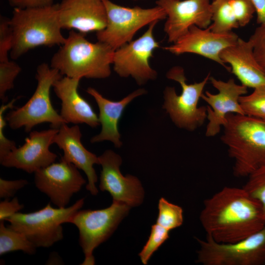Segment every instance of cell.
Returning <instances> with one entry per match:
<instances>
[{
  "label": "cell",
  "instance_id": "8fae6325",
  "mask_svg": "<svg viewBox=\"0 0 265 265\" xmlns=\"http://www.w3.org/2000/svg\"><path fill=\"white\" fill-rule=\"evenodd\" d=\"M159 22H153L141 36L114 51L113 69L120 77H131L139 85L156 79L157 72L151 67L149 60L159 47L153 34Z\"/></svg>",
  "mask_w": 265,
  "mask_h": 265
},
{
  "label": "cell",
  "instance_id": "7c38bea8",
  "mask_svg": "<svg viewBox=\"0 0 265 265\" xmlns=\"http://www.w3.org/2000/svg\"><path fill=\"white\" fill-rule=\"evenodd\" d=\"M86 182L75 165L62 159L34 173L35 186L57 208H66Z\"/></svg>",
  "mask_w": 265,
  "mask_h": 265
},
{
  "label": "cell",
  "instance_id": "6da1fadb",
  "mask_svg": "<svg viewBox=\"0 0 265 265\" xmlns=\"http://www.w3.org/2000/svg\"><path fill=\"white\" fill-rule=\"evenodd\" d=\"M199 219L206 237L219 243L238 241L265 227L261 204L243 187L225 186L205 200Z\"/></svg>",
  "mask_w": 265,
  "mask_h": 265
},
{
  "label": "cell",
  "instance_id": "74e56055",
  "mask_svg": "<svg viewBox=\"0 0 265 265\" xmlns=\"http://www.w3.org/2000/svg\"></svg>",
  "mask_w": 265,
  "mask_h": 265
},
{
  "label": "cell",
  "instance_id": "5b68a950",
  "mask_svg": "<svg viewBox=\"0 0 265 265\" xmlns=\"http://www.w3.org/2000/svg\"><path fill=\"white\" fill-rule=\"evenodd\" d=\"M62 77L48 64L39 65L35 75V90L24 106L6 114L5 118L8 126L13 130L24 127L26 132H30L34 127L43 123H50L52 128L55 129L66 123L53 107L50 96L53 83Z\"/></svg>",
  "mask_w": 265,
  "mask_h": 265
},
{
  "label": "cell",
  "instance_id": "3957f363",
  "mask_svg": "<svg viewBox=\"0 0 265 265\" xmlns=\"http://www.w3.org/2000/svg\"><path fill=\"white\" fill-rule=\"evenodd\" d=\"M221 140L234 160L233 174L247 177L265 165V121L235 113H229L223 127Z\"/></svg>",
  "mask_w": 265,
  "mask_h": 265
},
{
  "label": "cell",
  "instance_id": "d590c367",
  "mask_svg": "<svg viewBox=\"0 0 265 265\" xmlns=\"http://www.w3.org/2000/svg\"><path fill=\"white\" fill-rule=\"evenodd\" d=\"M8 1L13 8L42 7L54 4L53 0H8Z\"/></svg>",
  "mask_w": 265,
  "mask_h": 265
},
{
  "label": "cell",
  "instance_id": "603a6c76",
  "mask_svg": "<svg viewBox=\"0 0 265 265\" xmlns=\"http://www.w3.org/2000/svg\"><path fill=\"white\" fill-rule=\"evenodd\" d=\"M211 9L212 23L209 27L212 31L227 33L239 26L229 0H213Z\"/></svg>",
  "mask_w": 265,
  "mask_h": 265
},
{
  "label": "cell",
  "instance_id": "8992f818",
  "mask_svg": "<svg viewBox=\"0 0 265 265\" xmlns=\"http://www.w3.org/2000/svg\"><path fill=\"white\" fill-rule=\"evenodd\" d=\"M210 74L201 81L191 84L186 83L184 69L179 66L170 69L166 77L178 82L182 92L178 95L174 87H166L163 92V109L178 128L193 131L202 126L207 119V106H198V103L204 87L209 80Z\"/></svg>",
  "mask_w": 265,
  "mask_h": 265
},
{
  "label": "cell",
  "instance_id": "ac0fdd59",
  "mask_svg": "<svg viewBox=\"0 0 265 265\" xmlns=\"http://www.w3.org/2000/svg\"><path fill=\"white\" fill-rule=\"evenodd\" d=\"M58 17L62 29L84 34L101 31L107 23L103 0H62L58 3Z\"/></svg>",
  "mask_w": 265,
  "mask_h": 265
},
{
  "label": "cell",
  "instance_id": "7a4b0ae2",
  "mask_svg": "<svg viewBox=\"0 0 265 265\" xmlns=\"http://www.w3.org/2000/svg\"><path fill=\"white\" fill-rule=\"evenodd\" d=\"M114 51L105 43H92L84 34L71 30L50 66L70 78L105 79L110 75Z\"/></svg>",
  "mask_w": 265,
  "mask_h": 265
},
{
  "label": "cell",
  "instance_id": "8d00e7d4",
  "mask_svg": "<svg viewBox=\"0 0 265 265\" xmlns=\"http://www.w3.org/2000/svg\"><path fill=\"white\" fill-rule=\"evenodd\" d=\"M257 14V22L265 25V0H251Z\"/></svg>",
  "mask_w": 265,
  "mask_h": 265
},
{
  "label": "cell",
  "instance_id": "4dcf8cb0",
  "mask_svg": "<svg viewBox=\"0 0 265 265\" xmlns=\"http://www.w3.org/2000/svg\"><path fill=\"white\" fill-rule=\"evenodd\" d=\"M18 98L13 99L9 103L3 104L0 108V159L2 158L16 147L14 141L8 139L4 134V129L6 125V120L4 115L7 109H11Z\"/></svg>",
  "mask_w": 265,
  "mask_h": 265
},
{
  "label": "cell",
  "instance_id": "d6986e66",
  "mask_svg": "<svg viewBox=\"0 0 265 265\" xmlns=\"http://www.w3.org/2000/svg\"><path fill=\"white\" fill-rule=\"evenodd\" d=\"M78 125L69 127L64 123L58 129L53 143L63 151V156L61 159L73 164L85 173L88 180L86 188L91 194L96 195L98 193L95 186L98 179L93 166L95 164H100L99 158L84 147Z\"/></svg>",
  "mask_w": 265,
  "mask_h": 265
},
{
  "label": "cell",
  "instance_id": "d4e9b609",
  "mask_svg": "<svg viewBox=\"0 0 265 265\" xmlns=\"http://www.w3.org/2000/svg\"><path fill=\"white\" fill-rule=\"evenodd\" d=\"M244 115L265 121V85L254 88L253 92L239 98Z\"/></svg>",
  "mask_w": 265,
  "mask_h": 265
},
{
  "label": "cell",
  "instance_id": "2e32d148",
  "mask_svg": "<svg viewBox=\"0 0 265 265\" xmlns=\"http://www.w3.org/2000/svg\"><path fill=\"white\" fill-rule=\"evenodd\" d=\"M58 129L29 132L23 145L17 147L0 159V164L6 167H14L28 173H35L54 162L57 156L50 150Z\"/></svg>",
  "mask_w": 265,
  "mask_h": 265
},
{
  "label": "cell",
  "instance_id": "f1b7e54d",
  "mask_svg": "<svg viewBox=\"0 0 265 265\" xmlns=\"http://www.w3.org/2000/svg\"><path fill=\"white\" fill-rule=\"evenodd\" d=\"M21 71V68L14 61H0V99L3 103L7 101L5 94L14 87V80Z\"/></svg>",
  "mask_w": 265,
  "mask_h": 265
},
{
  "label": "cell",
  "instance_id": "484cf974",
  "mask_svg": "<svg viewBox=\"0 0 265 265\" xmlns=\"http://www.w3.org/2000/svg\"><path fill=\"white\" fill-rule=\"evenodd\" d=\"M158 209L156 223L169 231L183 224V210L181 207L161 198L159 201Z\"/></svg>",
  "mask_w": 265,
  "mask_h": 265
},
{
  "label": "cell",
  "instance_id": "ffe728a7",
  "mask_svg": "<svg viewBox=\"0 0 265 265\" xmlns=\"http://www.w3.org/2000/svg\"><path fill=\"white\" fill-rule=\"evenodd\" d=\"M80 79L66 76L57 80L53 87L61 101L60 114L67 124H86L92 128L100 124L98 116L90 104L78 92Z\"/></svg>",
  "mask_w": 265,
  "mask_h": 265
},
{
  "label": "cell",
  "instance_id": "7402d4cb",
  "mask_svg": "<svg viewBox=\"0 0 265 265\" xmlns=\"http://www.w3.org/2000/svg\"><path fill=\"white\" fill-rule=\"evenodd\" d=\"M86 92L93 97L98 105L99 110L98 118L102 126L100 132L91 138V142L109 141L115 147L120 148L122 143L118 131L119 121L127 105L135 98L145 94L146 91L143 88L138 89L118 101L105 98L93 87H88Z\"/></svg>",
  "mask_w": 265,
  "mask_h": 265
},
{
  "label": "cell",
  "instance_id": "836d02e7",
  "mask_svg": "<svg viewBox=\"0 0 265 265\" xmlns=\"http://www.w3.org/2000/svg\"><path fill=\"white\" fill-rule=\"evenodd\" d=\"M25 179L7 180L0 178V198L9 199L14 196L17 191L27 185Z\"/></svg>",
  "mask_w": 265,
  "mask_h": 265
},
{
  "label": "cell",
  "instance_id": "30bf717a",
  "mask_svg": "<svg viewBox=\"0 0 265 265\" xmlns=\"http://www.w3.org/2000/svg\"><path fill=\"white\" fill-rule=\"evenodd\" d=\"M199 245L196 262L203 265H265V227L237 242L219 243L195 238Z\"/></svg>",
  "mask_w": 265,
  "mask_h": 265
},
{
  "label": "cell",
  "instance_id": "83f0119b",
  "mask_svg": "<svg viewBox=\"0 0 265 265\" xmlns=\"http://www.w3.org/2000/svg\"><path fill=\"white\" fill-rule=\"evenodd\" d=\"M247 177L243 187L261 204L265 217V165L257 168Z\"/></svg>",
  "mask_w": 265,
  "mask_h": 265
},
{
  "label": "cell",
  "instance_id": "277c9868",
  "mask_svg": "<svg viewBox=\"0 0 265 265\" xmlns=\"http://www.w3.org/2000/svg\"><path fill=\"white\" fill-rule=\"evenodd\" d=\"M9 23L13 59L38 47L61 46L66 40L59 23L58 3L42 7L14 8Z\"/></svg>",
  "mask_w": 265,
  "mask_h": 265
},
{
  "label": "cell",
  "instance_id": "44dd1931",
  "mask_svg": "<svg viewBox=\"0 0 265 265\" xmlns=\"http://www.w3.org/2000/svg\"><path fill=\"white\" fill-rule=\"evenodd\" d=\"M220 57L225 64L230 65L231 72L241 84L253 89L265 85V71L255 58L249 40L238 37L234 45L221 52Z\"/></svg>",
  "mask_w": 265,
  "mask_h": 265
},
{
  "label": "cell",
  "instance_id": "1f68e13d",
  "mask_svg": "<svg viewBox=\"0 0 265 265\" xmlns=\"http://www.w3.org/2000/svg\"><path fill=\"white\" fill-rule=\"evenodd\" d=\"M249 40L252 45L255 58L265 71V25L257 27Z\"/></svg>",
  "mask_w": 265,
  "mask_h": 265
},
{
  "label": "cell",
  "instance_id": "d6a6232c",
  "mask_svg": "<svg viewBox=\"0 0 265 265\" xmlns=\"http://www.w3.org/2000/svg\"><path fill=\"white\" fill-rule=\"evenodd\" d=\"M10 19L1 16L0 18V61L8 60V53L12 44V34Z\"/></svg>",
  "mask_w": 265,
  "mask_h": 265
},
{
  "label": "cell",
  "instance_id": "4316f807",
  "mask_svg": "<svg viewBox=\"0 0 265 265\" xmlns=\"http://www.w3.org/2000/svg\"><path fill=\"white\" fill-rule=\"evenodd\" d=\"M169 231L156 223L151 227L148 240L139 254L141 262L147 265L159 248L169 238Z\"/></svg>",
  "mask_w": 265,
  "mask_h": 265
},
{
  "label": "cell",
  "instance_id": "f546056e",
  "mask_svg": "<svg viewBox=\"0 0 265 265\" xmlns=\"http://www.w3.org/2000/svg\"><path fill=\"white\" fill-rule=\"evenodd\" d=\"M239 26L247 25L256 13L251 0H229Z\"/></svg>",
  "mask_w": 265,
  "mask_h": 265
},
{
  "label": "cell",
  "instance_id": "ba28073f",
  "mask_svg": "<svg viewBox=\"0 0 265 265\" xmlns=\"http://www.w3.org/2000/svg\"><path fill=\"white\" fill-rule=\"evenodd\" d=\"M107 15L106 26L96 32L98 41L105 43L114 50L132 41L135 34L142 27L155 21L166 18L161 7L143 8L129 7L116 4L110 0H103Z\"/></svg>",
  "mask_w": 265,
  "mask_h": 265
},
{
  "label": "cell",
  "instance_id": "5bb4252c",
  "mask_svg": "<svg viewBox=\"0 0 265 265\" xmlns=\"http://www.w3.org/2000/svg\"><path fill=\"white\" fill-rule=\"evenodd\" d=\"M209 80L218 93L212 94L206 91L201 98L208 105L207 106L208 123L205 135L213 137L220 132L226 123L228 114L244 115L239 99L240 96L247 93L248 87L237 84L233 79L224 81L210 77Z\"/></svg>",
  "mask_w": 265,
  "mask_h": 265
},
{
  "label": "cell",
  "instance_id": "52a82bcc",
  "mask_svg": "<svg viewBox=\"0 0 265 265\" xmlns=\"http://www.w3.org/2000/svg\"><path fill=\"white\" fill-rule=\"evenodd\" d=\"M84 198L63 208H43L29 213L17 212L6 221L9 226L21 233L36 247H50L63 238L62 224L70 223L73 215L82 207Z\"/></svg>",
  "mask_w": 265,
  "mask_h": 265
},
{
  "label": "cell",
  "instance_id": "e575fe53",
  "mask_svg": "<svg viewBox=\"0 0 265 265\" xmlns=\"http://www.w3.org/2000/svg\"><path fill=\"white\" fill-rule=\"evenodd\" d=\"M24 205L21 204L17 197L11 200L5 199L0 203V221L6 220L23 209Z\"/></svg>",
  "mask_w": 265,
  "mask_h": 265
},
{
  "label": "cell",
  "instance_id": "e0dca14e",
  "mask_svg": "<svg viewBox=\"0 0 265 265\" xmlns=\"http://www.w3.org/2000/svg\"><path fill=\"white\" fill-rule=\"evenodd\" d=\"M238 37L233 31L218 33L212 31L209 27L202 28L192 26L176 41L164 49L176 55L197 54L217 62L230 71V67L223 62L220 54L223 50L234 45Z\"/></svg>",
  "mask_w": 265,
  "mask_h": 265
},
{
  "label": "cell",
  "instance_id": "cb8c5ba5",
  "mask_svg": "<svg viewBox=\"0 0 265 265\" xmlns=\"http://www.w3.org/2000/svg\"><path fill=\"white\" fill-rule=\"evenodd\" d=\"M37 247L21 233L9 226L6 227L4 221L0 222V255L8 252L22 251L24 253L33 255Z\"/></svg>",
  "mask_w": 265,
  "mask_h": 265
},
{
  "label": "cell",
  "instance_id": "4fadbf2b",
  "mask_svg": "<svg viewBox=\"0 0 265 265\" xmlns=\"http://www.w3.org/2000/svg\"><path fill=\"white\" fill-rule=\"evenodd\" d=\"M157 5L166 13L164 31L170 43H174L189 27L206 28L212 22L210 0H157Z\"/></svg>",
  "mask_w": 265,
  "mask_h": 265
},
{
  "label": "cell",
  "instance_id": "9c48e42d",
  "mask_svg": "<svg viewBox=\"0 0 265 265\" xmlns=\"http://www.w3.org/2000/svg\"><path fill=\"white\" fill-rule=\"evenodd\" d=\"M131 208L126 204L112 201L106 208L80 210L73 215L70 223L79 230V243L85 257L81 265L95 264L94 250L110 237Z\"/></svg>",
  "mask_w": 265,
  "mask_h": 265
},
{
  "label": "cell",
  "instance_id": "9a60e30c",
  "mask_svg": "<svg viewBox=\"0 0 265 265\" xmlns=\"http://www.w3.org/2000/svg\"><path fill=\"white\" fill-rule=\"evenodd\" d=\"M98 158L102 167L100 189L108 191L113 201L121 202L131 207L140 205L143 201L144 189L136 177L122 174L120 170L121 157L113 151L107 150Z\"/></svg>",
  "mask_w": 265,
  "mask_h": 265
}]
</instances>
